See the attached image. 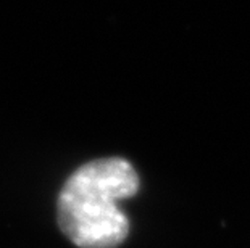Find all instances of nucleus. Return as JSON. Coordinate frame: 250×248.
<instances>
[{
	"instance_id": "1",
	"label": "nucleus",
	"mask_w": 250,
	"mask_h": 248,
	"mask_svg": "<svg viewBox=\"0 0 250 248\" xmlns=\"http://www.w3.org/2000/svg\"><path fill=\"white\" fill-rule=\"evenodd\" d=\"M137 191L139 176L125 158L86 163L71 174L58 195L60 229L81 248H116L129 230L118 205Z\"/></svg>"
}]
</instances>
